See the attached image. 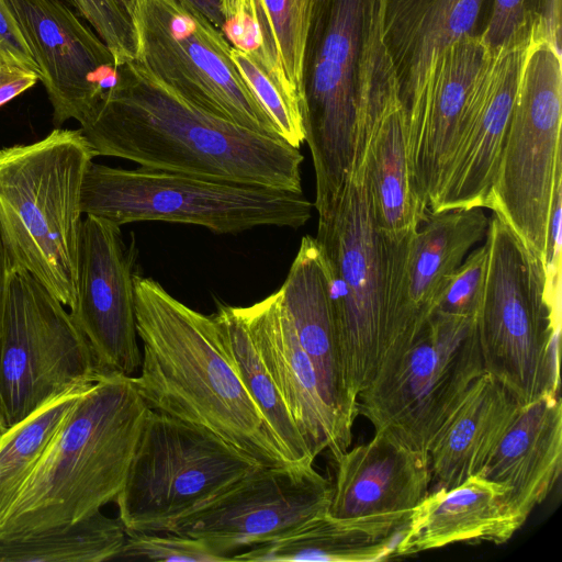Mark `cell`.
I'll return each mask as SVG.
<instances>
[{
	"mask_svg": "<svg viewBox=\"0 0 562 562\" xmlns=\"http://www.w3.org/2000/svg\"><path fill=\"white\" fill-rule=\"evenodd\" d=\"M0 46L38 72L32 52L7 0H0Z\"/></svg>",
	"mask_w": 562,
	"mask_h": 562,
	"instance_id": "74e56055",
	"label": "cell"
},
{
	"mask_svg": "<svg viewBox=\"0 0 562 562\" xmlns=\"http://www.w3.org/2000/svg\"><path fill=\"white\" fill-rule=\"evenodd\" d=\"M38 72L0 46V106L31 89Z\"/></svg>",
	"mask_w": 562,
	"mask_h": 562,
	"instance_id": "8d00e7d4",
	"label": "cell"
},
{
	"mask_svg": "<svg viewBox=\"0 0 562 562\" xmlns=\"http://www.w3.org/2000/svg\"><path fill=\"white\" fill-rule=\"evenodd\" d=\"M100 373L91 347L61 304L15 266L0 334V420L19 424L56 397L85 389Z\"/></svg>",
	"mask_w": 562,
	"mask_h": 562,
	"instance_id": "8fae6325",
	"label": "cell"
},
{
	"mask_svg": "<svg viewBox=\"0 0 562 562\" xmlns=\"http://www.w3.org/2000/svg\"><path fill=\"white\" fill-rule=\"evenodd\" d=\"M257 467L213 432L150 409L115 498L119 518L126 531H170Z\"/></svg>",
	"mask_w": 562,
	"mask_h": 562,
	"instance_id": "30bf717a",
	"label": "cell"
},
{
	"mask_svg": "<svg viewBox=\"0 0 562 562\" xmlns=\"http://www.w3.org/2000/svg\"><path fill=\"white\" fill-rule=\"evenodd\" d=\"M520 408L491 374L476 379L429 449L435 490L454 487L480 474Z\"/></svg>",
	"mask_w": 562,
	"mask_h": 562,
	"instance_id": "484cf974",
	"label": "cell"
},
{
	"mask_svg": "<svg viewBox=\"0 0 562 562\" xmlns=\"http://www.w3.org/2000/svg\"><path fill=\"white\" fill-rule=\"evenodd\" d=\"M541 0H494L488 22L480 34L491 47L501 46L538 20Z\"/></svg>",
	"mask_w": 562,
	"mask_h": 562,
	"instance_id": "d590c367",
	"label": "cell"
},
{
	"mask_svg": "<svg viewBox=\"0 0 562 562\" xmlns=\"http://www.w3.org/2000/svg\"><path fill=\"white\" fill-rule=\"evenodd\" d=\"M303 191L93 161L81 187V210L119 226L162 221L237 234L260 226L299 228L312 216Z\"/></svg>",
	"mask_w": 562,
	"mask_h": 562,
	"instance_id": "52a82bcc",
	"label": "cell"
},
{
	"mask_svg": "<svg viewBox=\"0 0 562 562\" xmlns=\"http://www.w3.org/2000/svg\"><path fill=\"white\" fill-rule=\"evenodd\" d=\"M483 373L473 318L434 313L408 341L383 355L358 396V413L374 432L428 453Z\"/></svg>",
	"mask_w": 562,
	"mask_h": 562,
	"instance_id": "ba28073f",
	"label": "cell"
},
{
	"mask_svg": "<svg viewBox=\"0 0 562 562\" xmlns=\"http://www.w3.org/2000/svg\"><path fill=\"white\" fill-rule=\"evenodd\" d=\"M561 50L531 24L509 126L485 207L543 260L555 189L562 182Z\"/></svg>",
	"mask_w": 562,
	"mask_h": 562,
	"instance_id": "9c48e42d",
	"label": "cell"
},
{
	"mask_svg": "<svg viewBox=\"0 0 562 562\" xmlns=\"http://www.w3.org/2000/svg\"><path fill=\"white\" fill-rule=\"evenodd\" d=\"M509 492L482 474L429 492L400 531L394 558L457 542L508 541L524 525L509 506Z\"/></svg>",
	"mask_w": 562,
	"mask_h": 562,
	"instance_id": "cb8c5ba5",
	"label": "cell"
},
{
	"mask_svg": "<svg viewBox=\"0 0 562 562\" xmlns=\"http://www.w3.org/2000/svg\"><path fill=\"white\" fill-rule=\"evenodd\" d=\"M15 262L9 251V248L5 244L1 227H0V334L2 327L3 312L7 299V291L9 285V279L13 268L15 267ZM5 429L3 428L0 420V438L3 435Z\"/></svg>",
	"mask_w": 562,
	"mask_h": 562,
	"instance_id": "ab89813d",
	"label": "cell"
},
{
	"mask_svg": "<svg viewBox=\"0 0 562 562\" xmlns=\"http://www.w3.org/2000/svg\"><path fill=\"white\" fill-rule=\"evenodd\" d=\"M270 376L281 393L312 456L327 450L334 460L351 439L328 408L308 356L302 348L280 290L250 306L237 307Z\"/></svg>",
	"mask_w": 562,
	"mask_h": 562,
	"instance_id": "ffe728a7",
	"label": "cell"
},
{
	"mask_svg": "<svg viewBox=\"0 0 562 562\" xmlns=\"http://www.w3.org/2000/svg\"><path fill=\"white\" fill-rule=\"evenodd\" d=\"M369 0H317L305 68V142L318 215L337 203L351 172L357 134V70Z\"/></svg>",
	"mask_w": 562,
	"mask_h": 562,
	"instance_id": "4fadbf2b",
	"label": "cell"
},
{
	"mask_svg": "<svg viewBox=\"0 0 562 562\" xmlns=\"http://www.w3.org/2000/svg\"><path fill=\"white\" fill-rule=\"evenodd\" d=\"M210 20L220 31L223 26L221 0H186Z\"/></svg>",
	"mask_w": 562,
	"mask_h": 562,
	"instance_id": "60d3db41",
	"label": "cell"
},
{
	"mask_svg": "<svg viewBox=\"0 0 562 562\" xmlns=\"http://www.w3.org/2000/svg\"><path fill=\"white\" fill-rule=\"evenodd\" d=\"M149 411L134 376L100 374L25 482L0 525V539L65 527L115 501Z\"/></svg>",
	"mask_w": 562,
	"mask_h": 562,
	"instance_id": "3957f363",
	"label": "cell"
},
{
	"mask_svg": "<svg viewBox=\"0 0 562 562\" xmlns=\"http://www.w3.org/2000/svg\"><path fill=\"white\" fill-rule=\"evenodd\" d=\"M484 244L485 278L473 318L484 372L521 406L559 394L561 315L548 301L543 260L496 214Z\"/></svg>",
	"mask_w": 562,
	"mask_h": 562,
	"instance_id": "8992f818",
	"label": "cell"
},
{
	"mask_svg": "<svg viewBox=\"0 0 562 562\" xmlns=\"http://www.w3.org/2000/svg\"><path fill=\"white\" fill-rule=\"evenodd\" d=\"M561 463L562 404L550 393L521 406L480 474L510 488L509 506L525 524L550 494Z\"/></svg>",
	"mask_w": 562,
	"mask_h": 562,
	"instance_id": "d4e9b609",
	"label": "cell"
},
{
	"mask_svg": "<svg viewBox=\"0 0 562 562\" xmlns=\"http://www.w3.org/2000/svg\"><path fill=\"white\" fill-rule=\"evenodd\" d=\"M485 0H380L381 34L400 85L403 109L432 56L474 33Z\"/></svg>",
	"mask_w": 562,
	"mask_h": 562,
	"instance_id": "4316f807",
	"label": "cell"
},
{
	"mask_svg": "<svg viewBox=\"0 0 562 562\" xmlns=\"http://www.w3.org/2000/svg\"><path fill=\"white\" fill-rule=\"evenodd\" d=\"M397 538L375 539L347 528L327 514L286 537L237 552L247 562H371L394 558Z\"/></svg>",
	"mask_w": 562,
	"mask_h": 562,
	"instance_id": "f1b7e54d",
	"label": "cell"
},
{
	"mask_svg": "<svg viewBox=\"0 0 562 562\" xmlns=\"http://www.w3.org/2000/svg\"><path fill=\"white\" fill-rule=\"evenodd\" d=\"M126 539L120 518L101 509L71 525L22 538L0 539V562H101L115 560Z\"/></svg>",
	"mask_w": 562,
	"mask_h": 562,
	"instance_id": "f546056e",
	"label": "cell"
},
{
	"mask_svg": "<svg viewBox=\"0 0 562 562\" xmlns=\"http://www.w3.org/2000/svg\"><path fill=\"white\" fill-rule=\"evenodd\" d=\"M134 250L121 226L82 220L70 316L87 338L100 374L133 376L140 368L134 301Z\"/></svg>",
	"mask_w": 562,
	"mask_h": 562,
	"instance_id": "2e32d148",
	"label": "cell"
},
{
	"mask_svg": "<svg viewBox=\"0 0 562 562\" xmlns=\"http://www.w3.org/2000/svg\"><path fill=\"white\" fill-rule=\"evenodd\" d=\"M212 317L241 383L267 422L288 462L314 464L315 458L254 346L237 307L221 304Z\"/></svg>",
	"mask_w": 562,
	"mask_h": 562,
	"instance_id": "83f0119b",
	"label": "cell"
},
{
	"mask_svg": "<svg viewBox=\"0 0 562 562\" xmlns=\"http://www.w3.org/2000/svg\"><path fill=\"white\" fill-rule=\"evenodd\" d=\"M327 515L375 539L397 538L430 492L427 452L374 432L336 460Z\"/></svg>",
	"mask_w": 562,
	"mask_h": 562,
	"instance_id": "ac0fdd59",
	"label": "cell"
},
{
	"mask_svg": "<svg viewBox=\"0 0 562 562\" xmlns=\"http://www.w3.org/2000/svg\"><path fill=\"white\" fill-rule=\"evenodd\" d=\"M529 32L490 48L484 58L471 88L465 136L431 212L485 207L507 135Z\"/></svg>",
	"mask_w": 562,
	"mask_h": 562,
	"instance_id": "d6986e66",
	"label": "cell"
},
{
	"mask_svg": "<svg viewBox=\"0 0 562 562\" xmlns=\"http://www.w3.org/2000/svg\"><path fill=\"white\" fill-rule=\"evenodd\" d=\"M120 2L124 5V8L128 11L130 13V9H131V5H132V0H120Z\"/></svg>",
	"mask_w": 562,
	"mask_h": 562,
	"instance_id": "b9f144b4",
	"label": "cell"
},
{
	"mask_svg": "<svg viewBox=\"0 0 562 562\" xmlns=\"http://www.w3.org/2000/svg\"><path fill=\"white\" fill-rule=\"evenodd\" d=\"M94 153L81 130L0 149V227L15 265L63 305L76 300L81 187Z\"/></svg>",
	"mask_w": 562,
	"mask_h": 562,
	"instance_id": "5b68a950",
	"label": "cell"
},
{
	"mask_svg": "<svg viewBox=\"0 0 562 562\" xmlns=\"http://www.w3.org/2000/svg\"><path fill=\"white\" fill-rule=\"evenodd\" d=\"M140 373L136 387L151 411L204 428L261 467L290 464L247 393L212 315L134 274Z\"/></svg>",
	"mask_w": 562,
	"mask_h": 562,
	"instance_id": "7a4b0ae2",
	"label": "cell"
},
{
	"mask_svg": "<svg viewBox=\"0 0 562 562\" xmlns=\"http://www.w3.org/2000/svg\"><path fill=\"white\" fill-rule=\"evenodd\" d=\"M490 48L472 33L436 53L404 108L411 183L425 210L436 206L463 142L471 87Z\"/></svg>",
	"mask_w": 562,
	"mask_h": 562,
	"instance_id": "9a60e30c",
	"label": "cell"
},
{
	"mask_svg": "<svg viewBox=\"0 0 562 562\" xmlns=\"http://www.w3.org/2000/svg\"><path fill=\"white\" fill-rule=\"evenodd\" d=\"M413 234L393 239L376 226L367 182L366 145L357 149L337 203L318 216L315 236L330 279L345 386L356 405L379 367Z\"/></svg>",
	"mask_w": 562,
	"mask_h": 562,
	"instance_id": "277c9868",
	"label": "cell"
},
{
	"mask_svg": "<svg viewBox=\"0 0 562 562\" xmlns=\"http://www.w3.org/2000/svg\"><path fill=\"white\" fill-rule=\"evenodd\" d=\"M80 130L95 156L217 180L303 191L299 148L220 117L134 60Z\"/></svg>",
	"mask_w": 562,
	"mask_h": 562,
	"instance_id": "6da1fadb",
	"label": "cell"
},
{
	"mask_svg": "<svg viewBox=\"0 0 562 562\" xmlns=\"http://www.w3.org/2000/svg\"><path fill=\"white\" fill-rule=\"evenodd\" d=\"M485 244L473 249L452 274L434 313L474 318L485 278Z\"/></svg>",
	"mask_w": 562,
	"mask_h": 562,
	"instance_id": "e575fe53",
	"label": "cell"
},
{
	"mask_svg": "<svg viewBox=\"0 0 562 562\" xmlns=\"http://www.w3.org/2000/svg\"><path fill=\"white\" fill-rule=\"evenodd\" d=\"M130 15L136 61L204 110L281 138L234 64L233 47L199 10L186 0H132Z\"/></svg>",
	"mask_w": 562,
	"mask_h": 562,
	"instance_id": "7c38bea8",
	"label": "cell"
},
{
	"mask_svg": "<svg viewBox=\"0 0 562 562\" xmlns=\"http://www.w3.org/2000/svg\"><path fill=\"white\" fill-rule=\"evenodd\" d=\"M317 0H222L221 32L304 117L305 68Z\"/></svg>",
	"mask_w": 562,
	"mask_h": 562,
	"instance_id": "7402d4cb",
	"label": "cell"
},
{
	"mask_svg": "<svg viewBox=\"0 0 562 562\" xmlns=\"http://www.w3.org/2000/svg\"><path fill=\"white\" fill-rule=\"evenodd\" d=\"M537 31L553 47L561 50V0H542Z\"/></svg>",
	"mask_w": 562,
	"mask_h": 562,
	"instance_id": "f35d334b",
	"label": "cell"
},
{
	"mask_svg": "<svg viewBox=\"0 0 562 562\" xmlns=\"http://www.w3.org/2000/svg\"><path fill=\"white\" fill-rule=\"evenodd\" d=\"M69 1L108 46L119 67L136 59L134 25L120 0Z\"/></svg>",
	"mask_w": 562,
	"mask_h": 562,
	"instance_id": "836d02e7",
	"label": "cell"
},
{
	"mask_svg": "<svg viewBox=\"0 0 562 562\" xmlns=\"http://www.w3.org/2000/svg\"><path fill=\"white\" fill-rule=\"evenodd\" d=\"M232 59L244 80L272 119L280 136L289 145L300 148L305 142L303 115L294 110L270 78L245 53L232 48Z\"/></svg>",
	"mask_w": 562,
	"mask_h": 562,
	"instance_id": "d6a6232c",
	"label": "cell"
},
{
	"mask_svg": "<svg viewBox=\"0 0 562 562\" xmlns=\"http://www.w3.org/2000/svg\"><path fill=\"white\" fill-rule=\"evenodd\" d=\"M115 560L154 562L232 561L207 540L171 531H126V539Z\"/></svg>",
	"mask_w": 562,
	"mask_h": 562,
	"instance_id": "1f68e13d",
	"label": "cell"
},
{
	"mask_svg": "<svg viewBox=\"0 0 562 562\" xmlns=\"http://www.w3.org/2000/svg\"><path fill=\"white\" fill-rule=\"evenodd\" d=\"M280 292L297 339L313 363L325 403L345 435L352 439L358 405L351 402L345 386L329 273L314 236L306 235L301 239Z\"/></svg>",
	"mask_w": 562,
	"mask_h": 562,
	"instance_id": "603a6c76",
	"label": "cell"
},
{
	"mask_svg": "<svg viewBox=\"0 0 562 562\" xmlns=\"http://www.w3.org/2000/svg\"><path fill=\"white\" fill-rule=\"evenodd\" d=\"M38 68L53 121L80 123L119 78L102 40L60 0H7Z\"/></svg>",
	"mask_w": 562,
	"mask_h": 562,
	"instance_id": "e0dca14e",
	"label": "cell"
},
{
	"mask_svg": "<svg viewBox=\"0 0 562 562\" xmlns=\"http://www.w3.org/2000/svg\"><path fill=\"white\" fill-rule=\"evenodd\" d=\"M85 389L56 397L1 436L0 525Z\"/></svg>",
	"mask_w": 562,
	"mask_h": 562,
	"instance_id": "4dcf8cb0",
	"label": "cell"
},
{
	"mask_svg": "<svg viewBox=\"0 0 562 562\" xmlns=\"http://www.w3.org/2000/svg\"><path fill=\"white\" fill-rule=\"evenodd\" d=\"M331 483L314 464L257 467L228 490L179 520L171 532L207 540L233 561L327 514Z\"/></svg>",
	"mask_w": 562,
	"mask_h": 562,
	"instance_id": "5bb4252c",
	"label": "cell"
},
{
	"mask_svg": "<svg viewBox=\"0 0 562 562\" xmlns=\"http://www.w3.org/2000/svg\"><path fill=\"white\" fill-rule=\"evenodd\" d=\"M487 227L488 217L483 207L427 211L411 239L400 297L389 323L382 356L419 331L434 314L457 268L485 239Z\"/></svg>",
	"mask_w": 562,
	"mask_h": 562,
	"instance_id": "44dd1931",
	"label": "cell"
}]
</instances>
